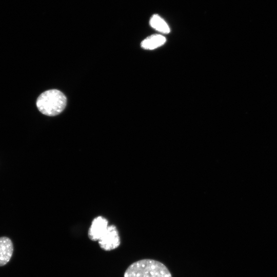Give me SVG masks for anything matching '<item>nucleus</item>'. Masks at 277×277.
I'll list each match as a JSON object with an SVG mask.
<instances>
[{
	"instance_id": "nucleus-6",
	"label": "nucleus",
	"mask_w": 277,
	"mask_h": 277,
	"mask_svg": "<svg viewBox=\"0 0 277 277\" xmlns=\"http://www.w3.org/2000/svg\"><path fill=\"white\" fill-rule=\"evenodd\" d=\"M166 42V38L160 34H153L145 38L141 43L143 48L153 50L162 46Z\"/></svg>"
},
{
	"instance_id": "nucleus-7",
	"label": "nucleus",
	"mask_w": 277,
	"mask_h": 277,
	"mask_svg": "<svg viewBox=\"0 0 277 277\" xmlns=\"http://www.w3.org/2000/svg\"><path fill=\"white\" fill-rule=\"evenodd\" d=\"M150 24L152 28L163 33L167 34L170 32L167 24L158 15L154 14L151 17Z\"/></svg>"
},
{
	"instance_id": "nucleus-4",
	"label": "nucleus",
	"mask_w": 277,
	"mask_h": 277,
	"mask_svg": "<svg viewBox=\"0 0 277 277\" xmlns=\"http://www.w3.org/2000/svg\"><path fill=\"white\" fill-rule=\"evenodd\" d=\"M108 226V222L105 217L98 216L94 218L88 230L89 238L91 241H98Z\"/></svg>"
},
{
	"instance_id": "nucleus-5",
	"label": "nucleus",
	"mask_w": 277,
	"mask_h": 277,
	"mask_svg": "<svg viewBox=\"0 0 277 277\" xmlns=\"http://www.w3.org/2000/svg\"><path fill=\"white\" fill-rule=\"evenodd\" d=\"M13 252L11 240L8 237H0V266L5 265L10 261Z\"/></svg>"
},
{
	"instance_id": "nucleus-3",
	"label": "nucleus",
	"mask_w": 277,
	"mask_h": 277,
	"mask_svg": "<svg viewBox=\"0 0 277 277\" xmlns=\"http://www.w3.org/2000/svg\"><path fill=\"white\" fill-rule=\"evenodd\" d=\"M98 243L101 248L105 251H111L118 247L121 239L117 228L114 225H109Z\"/></svg>"
},
{
	"instance_id": "nucleus-1",
	"label": "nucleus",
	"mask_w": 277,
	"mask_h": 277,
	"mask_svg": "<svg viewBox=\"0 0 277 277\" xmlns=\"http://www.w3.org/2000/svg\"><path fill=\"white\" fill-rule=\"evenodd\" d=\"M124 277H172L168 268L163 263L153 259L137 261L126 270Z\"/></svg>"
},
{
	"instance_id": "nucleus-2",
	"label": "nucleus",
	"mask_w": 277,
	"mask_h": 277,
	"mask_svg": "<svg viewBox=\"0 0 277 277\" xmlns=\"http://www.w3.org/2000/svg\"><path fill=\"white\" fill-rule=\"evenodd\" d=\"M36 104L38 110L43 114L55 116L64 110L67 98L61 91L51 89L43 92L38 97Z\"/></svg>"
}]
</instances>
